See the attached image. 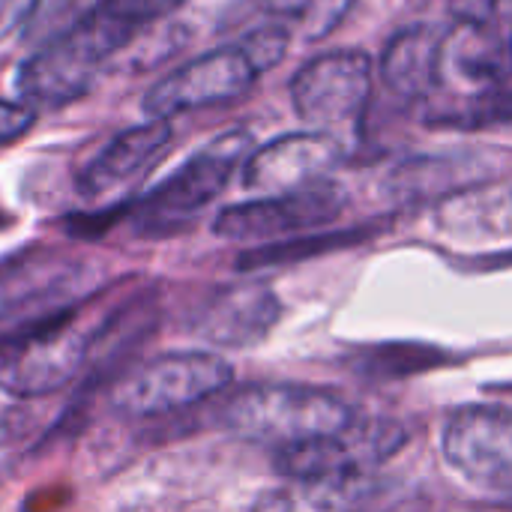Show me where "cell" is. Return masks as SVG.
I'll use <instances>...</instances> for the list:
<instances>
[{"mask_svg": "<svg viewBox=\"0 0 512 512\" xmlns=\"http://www.w3.org/2000/svg\"><path fill=\"white\" fill-rule=\"evenodd\" d=\"M135 33L138 30L96 3L18 66L15 84L21 99L30 108H60L81 99L96 84L102 66L129 45Z\"/></svg>", "mask_w": 512, "mask_h": 512, "instance_id": "obj_1", "label": "cell"}, {"mask_svg": "<svg viewBox=\"0 0 512 512\" xmlns=\"http://www.w3.org/2000/svg\"><path fill=\"white\" fill-rule=\"evenodd\" d=\"M219 420L237 438L285 450L348 432L354 426V411L330 390L258 384L231 396L219 411Z\"/></svg>", "mask_w": 512, "mask_h": 512, "instance_id": "obj_2", "label": "cell"}, {"mask_svg": "<svg viewBox=\"0 0 512 512\" xmlns=\"http://www.w3.org/2000/svg\"><path fill=\"white\" fill-rule=\"evenodd\" d=\"M90 306L93 300H75L0 351V390L18 399H39L69 387L93 357L105 321L93 324Z\"/></svg>", "mask_w": 512, "mask_h": 512, "instance_id": "obj_3", "label": "cell"}, {"mask_svg": "<svg viewBox=\"0 0 512 512\" xmlns=\"http://www.w3.org/2000/svg\"><path fill=\"white\" fill-rule=\"evenodd\" d=\"M249 132H225L180 165L168 180L129 207L132 225L144 237H168L186 228L231 180L249 156Z\"/></svg>", "mask_w": 512, "mask_h": 512, "instance_id": "obj_4", "label": "cell"}, {"mask_svg": "<svg viewBox=\"0 0 512 512\" xmlns=\"http://www.w3.org/2000/svg\"><path fill=\"white\" fill-rule=\"evenodd\" d=\"M231 378V363L213 351L159 354L126 372L114 384L108 405L114 414L129 420L162 417L216 396L231 384Z\"/></svg>", "mask_w": 512, "mask_h": 512, "instance_id": "obj_5", "label": "cell"}, {"mask_svg": "<svg viewBox=\"0 0 512 512\" xmlns=\"http://www.w3.org/2000/svg\"><path fill=\"white\" fill-rule=\"evenodd\" d=\"M447 465L489 492H512V411L465 405L450 414L441 438Z\"/></svg>", "mask_w": 512, "mask_h": 512, "instance_id": "obj_6", "label": "cell"}, {"mask_svg": "<svg viewBox=\"0 0 512 512\" xmlns=\"http://www.w3.org/2000/svg\"><path fill=\"white\" fill-rule=\"evenodd\" d=\"M255 81L258 69L240 45L216 48L159 78L144 96V111L150 117L168 120L183 111L240 99L252 90Z\"/></svg>", "mask_w": 512, "mask_h": 512, "instance_id": "obj_7", "label": "cell"}, {"mask_svg": "<svg viewBox=\"0 0 512 512\" xmlns=\"http://www.w3.org/2000/svg\"><path fill=\"white\" fill-rule=\"evenodd\" d=\"M345 207V192L324 180L288 195H264L258 201L225 207L213 219V234L222 240H282L288 234H303L330 225Z\"/></svg>", "mask_w": 512, "mask_h": 512, "instance_id": "obj_8", "label": "cell"}, {"mask_svg": "<svg viewBox=\"0 0 512 512\" xmlns=\"http://www.w3.org/2000/svg\"><path fill=\"white\" fill-rule=\"evenodd\" d=\"M372 93V57L366 51H327L309 60L291 81V102L309 123L354 120Z\"/></svg>", "mask_w": 512, "mask_h": 512, "instance_id": "obj_9", "label": "cell"}, {"mask_svg": "<svg viewBox=\"0 0 512 512\" xmlns=\"http://www.w3.org/2000/svg\"><path fill=\"white\" fill-rule=\"evenodd\" d=\"M438 87L447 96L512 87V36L492 24H456L441 39Z\"/></svg>", "mask_w": 512, "mask_h": 512, "instance_id": "obj_10", "label": "cell"}, {"mask_svg": "<svg viewBox=\"0 0 512 512\" xmlns=\"http://www.w3.org/2000/svg\"><path fill=\"white\" fill-rule=\"evenodd\" d=\"M339 162L342 147L336 138L321 132H297L249 153L243 162V183L255 192L288 195L324 183Z\"/></svg>", "mask_w": 512, "mask_h": 512, "instance_id": "obj_11", "label": "cell"}, {"mask_svg": "<svg viewBox=\"0 0 512 512\" xmlns=\"http://www.w3.org/2000/svg\"><path fill=\"white\" fill-rule=\"evenodd\" d=\"M279 300L264 285H234L213 294L192 318V333L219 348H252L279 321Z\"/></svg>", "mask_w": 512, "mask_h": 512, "instance_id": "obj_12", "label": "cell"}, {"mask_svg": "<svg viewBox=\"0 0 512 512\" xmlns=\"http://www.w3.org/2000/svg\"><path fill=\"white\" fill-rule=\"evenodd\" d=\"M174 132L168 120L150 117L141 126H132L120 135H114L81 171L78 192L84 198H102L114 192L117 186L135 180L144 174L171 144Z\"/></svg>", "mask_w": 512, "mask_h": 512, "instance_id": "obj_13", "label": "cell"}, {"mask_svg": "<svg viewBox=\"0 0 512 512\" xmlns=\"http://www.w3.org/2000/svg\"><path fill=\"white\" fill-rule=\"evenodd\" d=\"M369 492L372 480L366 471L297 477L258 495L252 512H360Z\"/></svg>", "mask_w": 512, "mask_h": 512, "instance_id": "obj_14", "label": "cell"}, {"mask_svg": "<svg viewBox=\"0 0 512 512\" xmlns=\"http://www.w3.org/2000/svg\"><path fill=\"white\" fill-rule=\"evenodd\" d=\"M441 39L444 33L432 27H408L390 39L381 60V75L399 99H429L438 90Z\"/></svg>", "mask_w": 512, "mask_h": 512, "instance_id": "obj_15", "label": "cell"}, {"mask_svg": "<svg viewBox=\"0 0 512 512\" xmlns=\"http://www.w3.org/2000/svg\"><path fill=\"white\" fill-rule=\"evenodd\" d=\"M354 3L357 0H300L297 24H300L303 39H309V42L327 39L345 21V15L354 9Z\"/></svg>", "mask_w": 512, "mask_h": 512, "instance_id": "obj_16", "label": "cell"}, {"mask_svg": "<svg viewBox=\"0 0 512 512\" xmlns=\"http://www.w3.org/2000/svg\"><path fill=\"white\" fill-rule=\"evenodd\" d=\"M243 51H246V57L252 60V66L258 69V75L261 72H267V69H273L282 57H285V51H288V30L285 27H276V24H270V27H258V30H252L243 42H237Z\"/></svg>", "mask_w": 512, "mask_h": 512, "instance_id": "obj_17", "label": "cell"}, {"mask_svg": "<svg viewBox=\"0 0 512 512\" xmlns=\"http://www.w3.org/2000/svg\"><path fill=\"white\" fill-rule=\"evenodd\" d=\"M99 3L111 15H117L120 21H126L132 30H144L147 24L165 18L168 12H174L186 0H99Z\"/></svg>", "mask_w": 512, "mask_h": 512, "instance_id": "obj_18", "label": "cell"}, {"mask_svg": "<svg viewBox=\"0 0 512 512\" xmlns=\"http://www.w3.org/2000/svg\"><path fill=\"white\" fill-rule=\"evenodd\" d=\"M36 123V111L24 102H6L0 99V144H12L21 135H27Z\"/></svg>", "mask_w": 512, "mask_h": 512, "instance_id": "obj_19", "label": "cell"}, {"mask_svg": "<svg viewBox=\"0 0 512 512\" xmlns=\"http://www.w3.org/2000/svg\"><path fill=\"white\" fill-rule=\"evenodd\" d=\"M39 0H0V42L18 33L36 12Z\"/></svg>", "mask_w": 512, "mask_h": 512, "instance_id": "obj_20", "label": "cell"}, {"mask_svg": "<svg viewBox=\"0 0 512 512\" xmlns=\"http://www.w3.org/2000/svg\"><path fill=\"white\" fill-rule=\"evenodd\" d=\"M501 0H450L456 24H492Z\"/></svg>", "mask_w": 512, "mask_h": 512, "instance_id": "obj_21", "label": "cell"}, {"mask_svg": "<svg viewBox=\"0 0 512 512\" xmlns=\"http://www.w3.org/2000/svg\"><path fill=\"white\" fill-rule=\"evenodd\" d=\"M0 222H3V219H0Z\"/></svg>", "mask_w": 512, "mask_h": 512, "instance_id": "obj_22", "label": "cell"}]
</instances>
